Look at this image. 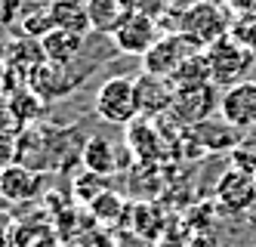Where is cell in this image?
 I'll return each instance as SVG.
<instances>
[{"label": "cell", "instance_id": "cell-2", "mask_svg": "<svg viewBox=\"0 0 256 247\" xmlns=\"http://www.w3.org/2000/svg\"><path fill=\"white\" fill-rule=\"evenodd\" d=\"M207 62H210V71H213V84L216 87H234V84H241L247 81V74L256 62V53L241 44L234 34H226V37H219L216 44H210L207 50Z\"/></svg>", "mask_w": 256, "mask_h": 247}, {"label": "cell", "instance_id": "cell-9", "mask_svg": "<svg viewBox=\"0 0 256 247\" xmlns=\"http://www.w3.org/2000/svg\"><path fill=\"white\" fill-rule=\"evenodd\" d=\"M46 188V173L44 170H34L25 164H12L0 173V198L22 204V201H38L40 192Z\"/></svg>", "mask_w": 256, "mask_h": 247}, {"label": "cell", "instance_id": "cell-8", "mask_svg": "<svg viewBox=\"0 0 256 247\" xmlns=\"http://www.w3.org/2000/svg\"><path fill=\"white\" fill-rule=\"evenodd\" d=\"M216 201L226 207L228 213H247L256 204V176L247 170H226L216 182Z\"/></svg>", "mask_w": 256, "mask_h": 247}, {"label": "cell", "instance_id": "cell-22", "mask_svg": "<svg viewBox=\"0 0 256 247\" xmlns=\"http://www.w3.org/2000/svg\"><path fill=\"white\" fill-rule=\"evenodd\" d=\"M19 28H22V34H28V37H46L52 28H56V22H52V13H50V4L46 7H31V10H25L22 13V19H19Z\"/></svg>", "mask_w": 256, "mask_h": 247}, {"label": "cell", "instance_id": "cell-1", "mask_svg": "<svg viewBox=\"0 0 256 247\" xmlns=\"http://www.w3.org/2000/svg\"><path fill=\"white\" fill-rule=\"evenodd\" d=\"M93 108L99 121L114 124V127H130L139 115V96H136V78L130 74H114V78H105L96 87L93 96Z\"/></svg>", "mask_w": 256, "mask_h": 247}, {"label": "cell", "instance_id": "cell-18", "mask_svg": "<svg viewBox=\"0 0 256 247\" xmlns=\"http://www.w3.org/2000/svg\"><path fill=\"white\" fill-rule=\"evenodd\" d=\"M50 13H52V22L56 28H65V31H74V34H90V16H86V4L80 0H52L50 4Z\"/></svg>", "mask_w": 256, "mask_h": 247}, {"label": "cell", "instance_id": "cell-12", "mask_svg": "<svg viewBox=\"0 0 256 247\" xmlns=\"http://www.w3.org/2000/svg\"><path fill=\"white\" fill-rule=\"evenodd\" d=\"M84 44H86L84 34L65 31V28H52L46 37H40V47H44L46 62L62 65V68H71L80 59V56H84Z\"/></svg>", "mask_w": 256, "mask_h": 247}, {"label": "cell", "instance_id": "cell-10", "mask_svg": "<svg viewBox=\"0 0 256 247\" xmlns=\"http://www.w3.org/2000/svg\"><path fill=\"white\" fill-rule=\"evenodd\" d=\"M219 87L216 84H207L200 90H188V93H176V102L170 108V115L186 124V127H194L200 121H207L213 111H219Z\"/></svg>", "mask_w": 256, "mask_h": 247}, {"label": "cell", "instance_id": "cell-3", "mask_svg": "<svg viewBox=\"0 0 256 247\" xmlns=\"http://www.w3.org/2000/svg\"><path fill=\"white\" fill-rule=\"evenodd\" d=\"M179 31L188 34L192 41H198L207 50L219 37L232 34L228 7H222L219 0H192V4L179 13Z\"/></svg>", "mask_w": 256, "mask_h": 247}, {"label": "cell", "instance_id": "cell-13", "mask_svg": "<svg viewBox=\"0 0 256 247\" xmlns=\"http://www.w3.org/2000/svg\"><path fill=\"white\" fill-rule=\"evenodd\" d=\"M80 164L84 170H90V173L96 176H114L120 170V158H118V148L112 139L105 136H90L84 145H80Z\"/></svg>", "mask_w": 256, "mask_h": 247}, {"label": "cell", "instance_id": "cell-6", "mask_svg": "<svg viewBox=\"0 0 256 247\" xmlns=\"http://www.w3.org/2000/svg\"><path fill=\"white\" fill-rule=\"evenodd\" d=\"M84 81V74H74L71 68H62V65H52V62H44L40 68H34L28 74L25 87L34 93L38 99H44L46 105L56 102V99H65L78 90V84Z\"/></svg>", "mask_w": 256, "mask_h": 247}, {"label": "cell", "instance_id": "cell-23", "mask_svg": "<svg viewBox=\"0 0 256 247\" xmlns=\"http://www.w3.org/2000/svg\"><path fill=\"white\" fill-rule=\"evenodd\" d=\"M25 87V78L16 68H10L6 62H0V102H10L16 93Z\"/></svg>", "mask_w": 256, "mask_h": 247}, {"label": "cell", "instance_id": "cell-21", "mask_svg": "<svg viewBox=\"0 0 256 247\" xmlns=\"http://www.w3.org/2000/svg\"><path fill=\"white\" fill-rule=\"evenodd\" d=\"M6 105H10V111L16 115V121H19L22 127L34 124V121H38V115L46 108V102H44V99H38V96H34V93H31L28 87H22V90L16 93V96H12Z\"/></svg>", "mask_w": 256, "mask_h": 247}, {"label": "cell", "instance_id": "cell-19", "mask_svg": "<svg viewBox=\"0 0 256 247\" xmlns=\"http://www.w3.org/2000/svg\"><path fill=\"white\" fill-rule=\"evenodd\" d=\"M234 127L226 121H200L194 127H188V139L198 148H232L234 145Z\"/></svg>", "mask_w": 256, "mask_h": 247}, {"label": "cell", "instance_id": "cell-4", "mask_svg": "<svg viewBox=\"0 0 256 247\" xmlns=\"http://www.w3.org/2000/svg\"><path fill=\"white\" fill-rule=\"evenodd\" d=\"M194 53H204L198 41H192L188 34L182 31H170V34H160V41L142 56V71L145 74H154V78H173L179 71L182 62H188Z\"/></svg>", "mask_w": 256, "mask_h": 247}, {"label": "cell", "instance_id": "cell-16", "mask_svg": "<svg viewBox=\"0 0 256 247\" xmlns=\"http://www.w3.org/2000/svg\"><path fill=\"white\" fill-rule=\"evenodd\" d=\"M84 4H86V16H90V28H93L96 34L112 37L120 28L124 16H126L120 0H84Z\"/></svg>", "mask_w": 256, "mask_h": 247}, {"label": "cell", "instance_id": "cell-5", "mask_svg": "<svg viewBox=\"0 0 256 247\" xmlns=\"http://www.w3.org/2000/svg\"><path fill=\"white\" fill-rule=\"evenodd\" d=\"M158 41H160V22L152 19V16H142V13H126L120 28L112 34V44L124 56H139V59Z\"/></svg>", "mask_w": 256, "mask_h": 247}, {"label": "cell", "instance_id": "cell-27", "mask_svg": "<svg viewBox=\"0 0 256 247\" xmlns=\"http://www.w3.org/2000/svg\"><path fill=\"white\" fill-rule=\"evenodd\" d=\"M99 241H102V238H86V241H84V247H102Z\"/></svg>", "mask_w": 256, "mask_h": 247}, {"label": "cell", "instance_id": "cell-25", "mask_svg": "<svg viewBox=\"0 0 256 247\" xmlns=\"http://www.w3.org/2000/svg\"><path fill=\"white\" fill-rule=\"evenodd\" d=\"M19 161V145H16V133H0V173Z\"/></svg>", "mask_w": 256, "mask_h": 247}, {"label": "cell", "instance_id": "cell-14", "mask_svg": "<svg viewBox=\"0 0 256 247\" xmlns=\"http://www.w3.org/2000/svg\"><path fill=\"white\" fill-rule=\"evenodd\" d=\"M0 62H6L10 68H16L28 81V74L46 62V56H44V47H40L38 37L19 34V37H12V41L4 47V59H0Z\"/></svg>", "mask_w": 256, "mask_h": 247}, {"label": "cell", "instance_id": "cell-11", "mask_svg": "<svg viewBox=\"0 0 256 247\" xmlns=\"http://www.w3.org/2000/svg\"><path fill=\"white\" fill-rule=\"evenodd\" d=\"M136 96H139V115L142 118H160L170 115L176 102V87L167 78H154V74H136Z\"/></svg>", "mask_w": 256, "mask_h": 247}, {"label": "cell", "instance_id": "cell-24", "mask_svg": "<svg viewBox=\"0 0 256 247\" xmlns=\"http://www.w3.org/2000/svg\"><path fill=\"white\" fill-rule=\"evenodd\" d=\"M126 13H142V16H152V19H164V13H167V0H120Z\"/></svg>", "mask_w": 256, "mask_h": 247}, {"label": "cell", "instance_id": "cell-15", "mask_svg": "<svg viewBox=\"0 0 256 247\" xmlns=\"http://www.w3.org/2000/svg\"><path fill=\"white\" fill-rule=\"evenodd\" d=\"M170 84L176 87V93H188V90H200L213 84V71H210V62H207V53H194L188 62H182L179 71L170 78Z\"/></svg>", "mask_w": 256, "mask_h": 247}, {"label": "cell", "instance_id": "cell-26", "mask_svg": "<svg viewBox=\"0 0 256 247\" xmlns=\"http://www.w3.org/2000/svg\"><path fill=\"white\" fill-rule=\"evenodd\" d=\"M226 7L241 13V16H253L256 13V0H226Z\"/></svg>", "mask_w": 256, "mask_h": 247}, {"label": "cell", "instance_id": "cell-20", "mask_svg": "<svg viewBox=\"0 0 256 247\" xmlns=\"http://www.w3.org/2000/svg\"><path fill=\"white\" fill-rule=\"evenodd\" d=\"M90 213H93L99 222H105V225H114L126 213V201L118 192H102V195H96L93 201H90Z\"/></svg>", "mask_w": 256, "mask_h": 247}, {"label": "cell", "instance_id": "cell-7", "mask_svg": "<svg viewBox=\"0 0 256 247\" xmlns=\"http://www.w3.org/2000/svg\"><path fill=\"white\" fill-rule=\"evenodd\" d=\"M219 115L234 130L256 127V81L247 78L241 84L222 90V96H219Z\"/></svg>", "mask_w": 256, "mask_h": 247}, {"label": "cell", "instance_id": "cell-17", "mask_svg": "<svg viewBox=\"0 0 256 247\" xmlns=\"http://www.w3.org/2000/svg\"><path fill=\"white\" fill-rule=\"evenodd\" d=\"M126 145L133 148V155L139 161H152L160 148V136L154 130V118H136L126 127Z\"/></svg>", "mask_w": 256, "mask_h": 247}]
</instances>
